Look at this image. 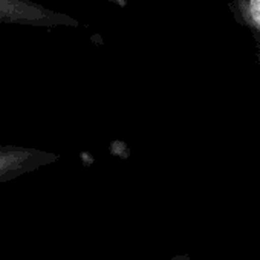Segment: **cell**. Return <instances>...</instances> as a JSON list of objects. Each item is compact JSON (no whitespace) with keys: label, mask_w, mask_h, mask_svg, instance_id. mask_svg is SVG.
<instances>
[{"label":"cell","mask_w":260,"mask_h":260,"mask_svg":"<svg viewBox=\"0 0 260 260\" xmlns=\"http://www.w3.org/2000/svg\"><path fill=\"white\" fill-rule=\"evenodd\" d=\"M167 260H191V255L188 252H181V254H176V255H173V257H170Z\"/></svg>","instance_id":"cell-4"},{"label":"cell","mask_w":260,"mask_h":260,"mask_svg":"<svg viewBox=\"0 0 260 260\" xmlns=\"http://www.w3.org/2000/svg\"><path fill=\"white\" fill-rule=\"evenodd\" d=\"M57 159V155L46 152L19 147H0V182L11 181Z\"/></svg>","instance_id":"cell-2"},{"label":"cell","mask_w":260,"mask_h":260,"mask_svg":"<svg viewBox=\"0 0 260 260\" xmlns=\"http://www.w3.org/2000/svg\"><path fill=\"white\" fill-rule=\"evenodd\" d=\"M0 22H16L43 26H77V22L71 17L26 4L23 0H0Z\"/></svg>","instance_id":"cell-1"},{"label":"cell","mask_w":260,"mask_h":260,"mask_svg":"<svg viewBox=\"0 0 260 260\" xmlns=\"http://www.w3.org/2000/svg\"><path fill=\"white\" fill-rule=\"evenodd\" d=\"M230 7L236 22L249 32L260 54V0H231Z\"/></svg>","instance_id":"cell-3"}]
</instances>
